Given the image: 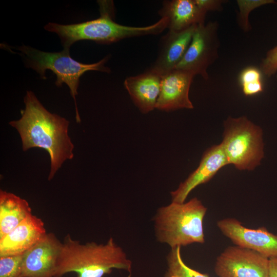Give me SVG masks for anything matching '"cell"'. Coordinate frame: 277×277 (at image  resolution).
Returning <instances> with one entry per match:
<instances>
[{
  "label": "cell",
  "instance_id": "cell-21",
  "mask_svg": "<svg viewBox=\"0 0 277 277\" xmlns=\"http://www.w3.org/2000/svg\"><path fill=\"white\" fill-rule=\"evenodd\" d=\"M23 255L0 256V277H21Z\"/></svg>",
  "mask_w": 277,
  "mask_h": 277
},
{
  "label": "cell",
  "instance_id": "cell-18",
  "mask_svg": "<svg viewBox=\"0 0 277 277\" xmlns=\"http://www.w3.org/2000/svg\"><path fill=\"white\" fill-rule=\"evenodd\" d=\"M181 248H171L168 253L167 269L164 277H210L187 265L182 258Z\"/></svg>",
  "mask_w": 277,
  "mask_h": 277
},
{
  "label": "cell",
  "instance_id": "cell-13",
  "mask_svg": "<svg viewBox=\"0 0 277 277\" xmlns=\"http://www.w3.org/2000/svg\"><path fill=\"white\" fill-rule=\"evenodd\" d=\"M196 26L181 32L168 30L161 37L157 57L148 69L162 76L175 69L185 55Z\"/></svg>",
  "mask_w": 277,
  "mask_h": 277
},
{
  "label": "cell",
  "instance_id": "cell-16",
  "mask_svg": "<svg viewBox=\"0 0 277 277\" xmlns=\"http://www.w3.org/2000/svg\"><path fill=\"white\" fill-rule=\"evenodd\" d=\"M161 17L168 21L169 31L181 32L205 21L206 12L201 9L195 0L164 1L159 10Z\"/></svg>",
  "mask_w": 277,
  "mask_h": 277
},
{
  "label": "cell",
  "instance_id": "cell-23",
  "mask_svg": "<svg viewBox=\"0 0 277 277\" xmlns=\"http://www.w3.org/2000/svg\"><path fill=\"white\" fill-rule=\"evenodd\" d=\"M198 6L206 13L208 11H222L225 1L195 0Z\"/></svg>",
  "mask_w": 277,
  "mask_h": 277
},
{
  "label": "cell",
  "instance_id": "cell-24",
  "mask_svg": "<svg viewBox=\"0 0 277 277\" xmlns=\"http://www.w3.org/2000/svg\"><path fill=\"white\" fill-rule=\"evenodd\" d=\"M269 277H277V258L269 259Z\"/></svg>",
  "mask_w": 277,
  "mask_h": 277
},
{
  "label": "cell",
  "instance_id": "cell-9",
  "mask_svg": "<svg viewBox=\"0 0 277 277\" xmlns=\"http://www.w3.org/2000/svg\"><path fill=\"white\" fill-rule=\"evenodd\" d=\"M217 226L235 245L256 251L269 259L277 258V234L265 227L249 228L234 218L220 220Z\"/></svg>",
  "mask_w": 277,
  "mask_h": 277
},
{
  "label": "cell",
  "instance_id": "cell-7",
  "mask_svg": "<svg viewBox=\"0 0 277 277\" xmlns=\"http://www.w3.org/2000/svg\"><path fill=\"white\" fill-rule=\"evenodd\" d=\"M219 23L209 22L197 25L190 45L175 69L201 75L207 80V69L218 57Z\"/></svg>",
  "mask_w": 277,
  "mask_h": 277
},
{
  "label": "cell",
  "instance_id": "cell-5",
  "mask_svg": "<svg viewBox=\"0 0 277 277\" xmlns=\"http://www.w3.org/2000/svg\"><path fill=\"white\" fill-rule=\"evenodd\" d=\"M9 47L17 51L15 53L22 57L26 67L35 70L41 78L47 79L46 71L50 70L56 76V86L60 87L65 83L69 87L74 101L77 123L81 122V118L76 95H77L80 77L84 73L91 70L110 72V68L105 66L109 58V55L95 63L84 64L72 58L68 49H63L61 52H48L25 45Z\"/></svg>",
  "mask_w": 277,
  "mask_h": 277
},
{
  "label": "cell",
  "instance_id": "cell-12",
  "mask_svg": "<svg viewBox=\"0 0 277 277\" xmlns=\"http://www.w3.org/2000/svg\"><path fill=\"white\" fill-rule=\"evenodd\" d=\"M194 76L189 72L177 69L163 75L155 108L165 111L193 109L189 92Z\"/></svg>",
  "mask_w": 277,
  "mask_h": 277
},
{
  "label": "cell",
  "instance_id": "cell-6",
  "mask_svg": "<svg viewBox=\"0 0 277 277\" xmlns=\"http://www.w3.org/2000/svg\"><path fill=\"white\" fill-rule=\"evenodd\" d=\"M221 145L228 164L252 170L264 157L262 130L245 116L228 117L224 122Z\"/></svg>",
  "mask_w": 277,
  "mask_h": 277
},
{
  "label": "cell",
  "instance_id": "cell-10",
  "mask_svg": "<svg viewBox=\"0 0 277 277\" xmlns=\"http://www.w3.org/2000/svg\"><path fill=\"white\" fill-rule=\"evenodd\" d=\"M63 243L53 233H46L24 253L21 277H54Z\"/></svg>",
  "mask_w": 277,
  "mask_h": 277
},
{
  "label": "cell",
  "instance_id": "cell-1",
  "mask_svg": "<svg viewBox=\"0 0 277 277\" xmlns=\"http://www.w3.org/2000/svg\"><path fill=\"white\" fill-rule=\"evenodd\" d=\"M24 101L25 108L21 110V118L9 124L18 132L23 151L38 147L48 152L50 181L63 163L73 157L74 145L68 133L69 122L48 111L31 91H27Z\"/></svg>",
  "mask_w": 277,
  "mask_h": 277
},
{
  "label": "cell",
  "instance_id": "cell-3",
  "mask_svg": "<svg viewBox=\"0 0 277 277\" xmlns=\"http://www.w3.org/2000/svg\"><path fill=\"white\" fill-rule=\"evenodd\" d=\"M100 16L96 19L80 23L62 25L49 23L44 29L56 33L64 49L70 50L75 42L89 40L97 43L109 44L121 39L147 35H156L167 28L165 17L156 23L145 27H132L120 25L114 21L113 3L112 1H98Z\"/></svg>",
  "mask_w": 277,
  "mask_h": 277
},
{
  "label": "cell",
  "instance_id": "cell-17",
  "mask_svg": "<svg viewBox=\"0 0 277 277\" xmlns=\"http://www.w3.org/2000/svg\"><path fill=\"white\" fill-rule=\"evenodd\" d=\"M32 214L31 208L26 200L0 190V239Z\"/></svg>",
  "mask_w": 277,
  "mask_h": 277
},
{
  "label": "cell",
  "instance_id": "cell-2",
  "mask_svg": "<svg viewBox=\"0 0 277 277\" xmlns=\"http://www.w3.org/2000/svg\"><path fill=\"white\" fill-rule=\"evenodd\" d=\"M127 271L130 277L132 262L113 238L105 244H82L67 234L57 258L54 277L74 272L77 277H103L113 269Z\"/></svg>",
  "mask_w": 277,
  "mask_h": 277
},
{
  "label": "cell",
  "instance_id": "cell-20",
  "mask_svg": "<svg viewBox=\"0 0 277 277\" xmlns=\"http://www.w3.org/2000/svg\"><path fill=\"white\" fill-rule=\"evenodd\" d=\"M273 0H238L239 12L238 22L240 28L244 32H248L251 26L249 21L250 13L254 9L263 5L274 3Z\"/></svg>",
  "mask_w": 277,
  "mask_h": 277
},
{
  "label": "cell",
  "instance_id": "cell-8",
  "mask_svg": "<svg viewBox=\"0 0 277 277\" xmlns=\"http://www.w3.org/2000/svg\"><path fill=\"white\" fill-rule=\"evenodd\" d=\"M269 261L256 251L231 246L216 258L214 271L219 277H269Z\"/></svg>",
  "mask_w": 277,
  "mask_h": 277
},
{
  "label": "cell",
  "instance_id": "cell-14",
  "mask_svg": "<svg viewBox=\"0 0 277 277\" xmlns=\"http://www.w3.org/2000/svg\"><path fill=\"white\" fill-rule=\"evenodd\" d=\"M46 233L43 220L31 215L0 239V256L24 254Z\"/></svg>",
  "mask_w": 277,
  "mask_h": 277
},
{
  "label": "cell",
  "instance_id": "cell-19",
  "mask_svg": "<svg viewBox=\"0 0 277 277\" xmlns=\"http://www.w3.org/2000/svg\"><path fill=\"white\" fill-rule=\"evenodd\" d=\"M239 78L245 95L252 96L263 92L261 71L257 68L251 66L245 68L240 73Z\"/></svg>",
  "mask_w": 277,
  "mask_h": 277
},
{
  "label": "cell",
  "instance_id": "cell-11",
  "mask_svg": "<svg viewBox=\"0 0 277 277\" xmlns=\"http://www.w3.org/2000/svg\"><path fill=\"white\" fill-rule=\"evenodd\" d=\"M228 164L221 144L211 146L204 152L198 167L176 190L170 192L171 202H185L193 189L209 181L220 169Z\"/></svg>",
  "mask_w": 277,
  "mask_h": 277
},
{
  "label": "cell",
  "instance_id": "cell-22",
  "mask_svg": "<svg viewBox=\"0 0 277 277\" xmlns=\"http://www.w3.org/2000/svg\"><path fill=\"white\" fill-rule=\"evenodd\" d=\"M260 70L268 77L277 72V46L267 52L261 63Z\"/></svg>",
  "mask_w": 277,
  "mask_h": 277
},
{
  "label": "cell",
  "instance_id": "cell-4",
  "mask_svg": "<svg viewBox=\"0 0 277 277\" xmlns=\"http://www.w3.org/2000/svg\"><path fill=\"white\" fill-rule=\"evenodd\" d=\"M207 210L195 197L160 207L152 220L157 241L171 248L204 243L203 220Z\"/></svg>",
  "mask_w": 277,
  "mask_h": 277
},
{
  "label": "cell",
  "instance_id": "cell-15",
  "mask_svg": "<svg viewBox=\"0 0 277 277\" xmlns=\"http://www.w3.org/2000/svg\"><path fill=\"white\" fill-rule=\"evenodd\" d=\"M162 76L148 69L143 73L127 77L124 86L131 99L143 113L156 107Z\"/></svg>",
  "mask_w": 277,
  "mask_h": 277
}]
</instances>
